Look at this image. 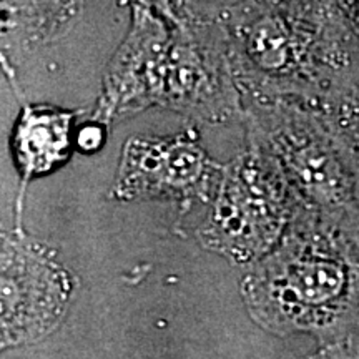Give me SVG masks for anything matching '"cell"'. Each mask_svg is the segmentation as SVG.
Listing matches in <instances>:
<instances>
[{"mask_svg":"<svg viewBox=\"0 0 359 359\" xmlns=\"http://www.w3.org/2000/svg\"><path fill=\"white\" fill-rule=\"evenodd\" d=\"M132 27L103 77L92 122L161 107L201 123L245 115L218 4H133Z\"/></svg>","mask_w":359,"mask_h":359,"instance_id":"cell-1","label":"cell"},{"mask_svg":"<svg viewBox=\"0 0 359 359\" xmlns=\"http://www.w3.org/2000/svg\"><path fill=\"white\" fill-rule=\"evenodd\" d=\"M75 115L50 105L24 107L12 135L13 160L24 182L50 173L69 158Z\"/></svg>","mask_w":359,"mask_h":359,"instance_id":"cell-8","label":"cell"},{"mask_svg":"<svg viewBox=\"0 0 359 359\" xmlns=\"http://www.w3.org/2000/svg\"><path fill=\"white\" fill-rule=\"evenodd\" d=\"M2 346L39 341L52 333L69 308L74 280L47 246L2 233Z\"/></svg>","mask_w":359,"mask_h":359,"instance_id":"cell-6","label":"cell"},{"mask_svg":"<svg viewBox=\"0 0 359 359\" xmlns=\"http://www.w3.org/2000/svg\"><path fill=\"white\" fill-rule=\"evenodd\" d=\"M306 359H359V333L321 344L320 349Z\"/></svg>","mask_w":359,"mask_h":359,"instance_id":"cell-10","label":"cell"},{"mask_svg":"<svg viewBox=\"0 0 359 359\" xmlns=\"http://www.w3.org/2000/svg\"><path fill=\"white\" fill-rule=\"evenodd\" d=\"M250 316L278 336L321 344L359 333V258L299 210L288 233L241 280Z\"/></svg>","mask_w":359,"mask_h":359,"instance_id":"cell-3","label":"cell"},{"mask_svg":"<svg viewBox=\"0 0 359 359\" xmlns=\"http://www.w3.org/2000/svg\"><path fill=\"white\" fill-rule=\"evenodd\" d=\"M331 114L359 150V82Z\"/></svg>","mask_w":359,"mask_h":359,"instance_id":"cell-9","label":"cell"},{"mask_svg":"<svg viewBox=\"0 0 359 359\" xmlns=\"http://www.w3.org/2000/svg\"><path fill=\"white\" fill-rule=\"evenodd\" d=\"M246 140L275 161L299 210L359 258V150L331 111L246 103Z\"/></svg>","mask_w":359,"mask_h":359,"instance_id":"cell-4","label":"cell"},{"mask_svg":"<svg viewBox=\"0 0 359 359\" xmlns=\"http://www.w3.org/2000/svg\"><path fill=\"white\" fill-rule=\"evenodd\" d=\"M223 165L206 155L193 133L132 137L123 145L111 198L163 200L182 206L212 203Z\"/></svg>","mask_w":359,"mask_h":359,"instance_id":"cell-7","label":"cell"},{"mask_svg":"<svg viewBox=\"0 0 359 359\" xmlns=\"http://www.w3.org/2000/svg\"><path fill=\"white\" fill-rule=\"evenodd\" d=\"M298 212V201L275 161L246 142L245 150L223 165L196 240L231 263L251 266L281 243Z\"/></svg>","mask_w":359,"mask_h":359,"instance_id":"cell-5","label":"cell"},{"mask_svg":"<svg viewBox=\"0 0 359 359\" xmlns=\"http://www.w3.org/2000/svg\"><path fill=\"white\" fill-rule=\"evenodd\" d=\"M103 143V127L102 125H88L77 133V147L80 150L95 151Z\"/></svg>","mask_w":359,"mask_h":359,"instance_id":"cell-11","label":"cell"},{"mask_svg":"<svg viewBox=\"0 0 359 359\" xmlns=\"http://www.w3.org/2000/svg\"><path fill=\"white\" fill-rule=\"evenodd\" d=\"M218 13L243 109L334 111L359 82V37L341 2H233Z\"/></svg>","mask_w":359,"mask_h":359,"instance_id":"cell-2","label":"cell"},{"mask_svg":"<svg viewBox=\"0 0 359 359\" xmlns=\"http://www.w3.org/2000/svg\"><path fill=\"white\" fill-rule=\"evenodd\" d=\"M341 6H343L349 22H351L359 37V2H341Z\"/></svg>","mask_w":359,"mask_h":359,"instance_id":"cell-12","label":"cell"}]
</instances>
